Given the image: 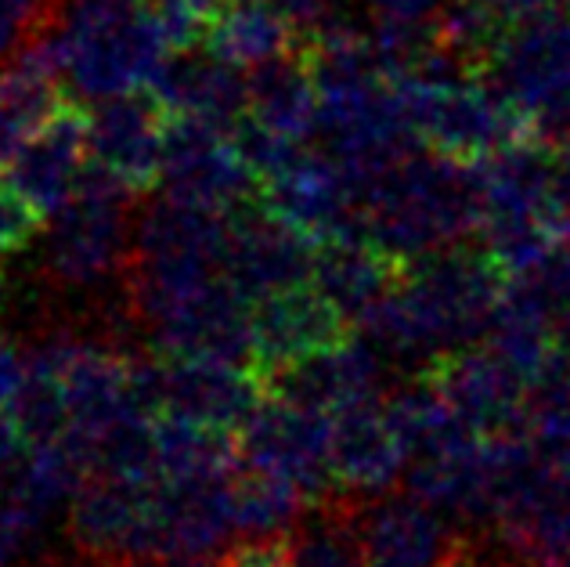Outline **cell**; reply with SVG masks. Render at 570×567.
I'll use <instances>...</instances> for the list:
<instances>
[{
	"mask_svg": "<svg viewBox=\"0 0 570 567\" xmlns=\"http://www.w3.org/2000/svg\"><path fill=\"white\" fill-rule=\"evenodd\" d=\"M509 272L491 246L452 243L404 261L397 282L357 325L386 354H438L491 333Z\"/></svg>",
	"mask_w": 570,
	"mask_h": 567,
	"instance_id": "1",
	"label": "cell"
},
{
	"mask_svg": "<svg viewBox=\"0 0 570 567\" xmlns=\"http://www.w3.org/2000/svg\"><path fill=\"white\" fill-rule=\"evenodd\" d=\"M365 235L397 261H412L480 232V182L473 163L412 148L362 188Z\"/></svg>",
	"mask_w": 570,
	"mask_h": 567,
	"instance_id": "2",
	"label": "cell"
},
{
	"mask_svg": "<svg viewBox=\"0 0 570 567\" xmlns=\"http://www.w3.org/2000/svg\"><path fill=\"white\" fill-rule=\"evenodd\" d=\"M62 37L66 77L87 98L153 84L170 55L145 0H66Z\"/></svg>",
	"mask_w": 570,
	"mask_h": 567,
	"instance_id": "3",
	"label": "cell"
},
{
	"mask_svg": "<svg viewBox=\"0 0 570 567\" xmlns=\"http://www.w3.org/2000/svg\"><path fill=\"white\" fill-rule=\"evenodd\" d=\"M134 196L138 192H130L101 163H83L72 196L51 217L43 272H48V282L55 290H98L109 278H119V286H124V272L134 246Z\"/></svg>",
	"mask_w": 570,
	"mask_h": 567,
	"instance_id": "4",
	"label": "cell"
},
{
	"mask_svg": "<svg viewBox=\"0 0 570 567\" xmlns=\"http://www.w3.org/2000/svg\"><path fill=\"white\" fill-rule=\"evenodd\" d=\"M404 113L419 141L462 163L509 145L538 141L531 116L488 77H397Z\"/></svg>",
	"mask_w": 570,
	"mask_h": 567,
	"instance_id": "5",
	"label": "cell"
},
{
	"mask_svg": "<svg viewBox=\"0 0 570 567\" xmlns=\"http://www.w3.org/2000/svg\"><path fill=\"white\" fill-rule=\"evenodd\" d=\"M69 539L83 560L95 564L163 557L167 485L116 473L87 477L69 499Z\"/></svg>",
	"mask_w": 570,
	"mask_h": 567,
	"instance_id": "6",
	"label": "cell"
},
{
	"mask_svg": "<svg viewBox=\"0 0 570 567\" xmlns=\"http://www.w3.org/2000/svg\"><path fill=\"white\" fill-rule=\"evenodd\" d=\"M134 401L148 416H185V420L238 434L261 409L264 387L246 365L148 351L134 358Z\"/></svg>",
	"mask_w": 570,
	"mask_h": 567,
	"instance_id": "7",
	"label": "cell"
},
{
	"mask_svg": "<svg viewBox=\"0 0 570 567\" xmlns=\"http://www.w3.org/2000/svg\"><path fill=\"white\" fill-rule=\"evenodd\" d=\"M488 80L531 116L538 141L570 138V19L557 11L509 29L491 58Z\"/></svg>",
	"mask_w": 570,
	"mask_h": 567,
	"instance_id": "8",
	"label": "cell"
},
{
	"mask_svg": "<svg viewBox=\"0 0 570 567\" xmlns=\"http://www.w3.org/2000/svg\"><path fill=\"white\" fill-rule=\"evenodd\" d=\"M488 535L513 560L570 557V456L534 444L505 473Z\"/></svg>",
	"mask_w": 570,
	"mask_h": 567,
	"instance_id": "9",
	"label": "cell"
},
{
	"mask_svg": "<svg viewBox=\"0 0 570 567\" xmlns=\"http://www.w3.org/2000/svg\"><path fill=\"white\" fill-rule=\"evenodd\" d=\"M426 380L480 438H531L528 377L488 343L430 354L415 372Z\"/></svg>",
	"mask_w": 570,
	"mask_h": 567,
	"instance_id": "10",
	"label": "cell"
},
{
	"mask_svg": "<svg viewBox=\"0 0 570 567\" xmlns=\"http://www.w3.org/2000/svg\"><path fill=\"white\" fill-rule=\"evenodd\" d=\"M238 452L249 462L285 473L307 502L336 496L333 473V412L285 398H264L238 430Z\"/></svg>",
	"mask_w": 570,
	"mask_h": 567,
	"instance_id": "11",
	"label": "cell"
},
{
	"mask_svg": "<svg viewBox=\"0 0 570 567\" xmlns=\"http://www.w3.org/2000/svg\"><path fill=\"white\" fill-rule=\"evenodd\" d=\"M159 182L170 199L214 214H232L235 206L261 196V182L238 156L232 134L191 116H170Z\"/></svg>",
	"mask_w": 570,
	"mask_h": 567,
	"instance_id": "12",
	"label": "cell"
},
{
	"mask_svg": "<svg viewBox=\"0 0 570 567\" xmlns=\"http://www.w3.org/2000/svg\"><path fill=\"white\" fill-rule=\"evenodd\" d=\"M261 203L304 232L314 246L343 235H365L354 177L325 148H304L278 177L264 182Z\"/></svg>",
	"mask_w": 570,
	"mask_h": 567,
	"instance_id": "13",
	"label": "cell"
},
{
	"mask_svg": "<svg viewBox=\"0 0 570 567\" xmlns=\"http://www.w3.org/2000/svg\"><path fill=\"white\" fill-rule=\"evenodd\" d=\"M314 250L318 246L304 232H296L289 221L267 211L257 196L228 214L224 278L253 304L267 293L311 282Z\"/></svg>",
	"mask_w": 570,
	"mask_h": 567,
	"instance_id": "14",
	"label": "cell"
},
{
	"mask_svg": "<svg viewBox=\"0 0 570 567\" xmlns=\"http://www.w3.org/2000/svg\"><path fill=\"white\" fill-rule=\"evenodd\" d=\"M351 315L314 286H299L267 293L253 301V365L249 372L264 380L267 372L304 362L311 354L333 351L354 340Z\"/></svg>",
	"mask_w": 570,
	"mask_h": 567,
	"instance_id": "15",
	"label": "cell"
},
{
	"mask_svg": "<svg viewBox=\"0 0 570 567\" xmlns=\"http://www.w3.org/2000/svg\"><path fill=\"white\" fill-rule=\"evenodd\" d=\"M170 116L153 84L101 98V106L87 113V156L141 196L159 185Z\"/></svg>",
	"mask_w": 570,
	"mask_h": 567,
	"instance_id": "16",
	"label": "cell"
},
{
	"mask_svg": "<svg viewBox=\"0 0 570 567\" xmlns=\"http://www.w3.org/2000/svg\"><path fill=\"white\" fill-rule=\"evenodd\" d=\"M473 531H459L452 517L433 510L412 491L365 496L362 539L368 567H448L466 549Z\"/></svg>",
	"mask_w": 570,
	"mask_h": 567,
	"instance_id": "17",
	"label": "cell"
},
{
	"mask_svg": "<svg viewBox=\"0 0 570 567\" xmlns=\"http://www.w3.org/2000/svg\"><path fill=\"white\" fill-rule=\"evenodd\" d=\"M148 333H153L148 351L156 354L253 365V304L228 278H220L217 286H209Z\"/></svg>",
	"mask_w": 570,
	"mask_h": 567,
	"instance_id": "18",
	"label": "cell"
},
{
	"mask_svg": "<svg viewBox=\"0 0 570 567\" xmlns=\"http://www.w3.org/2000/svg\"><path fill=\"white\" fill-rule=\"evenodd\" d=\"M87 156V109L77 98H66L33 138L4 159V185L43 217H55L77 188Z\"/></svg>",
	"mask_w": 570,
	"mask_h": 567,
	"instance_id": "19",
	"label": "cell"
},
{
	"mask_svg": "<svg viewBox=\"0 0 570 567\" xmlns=\"http://www.w3.org/2000/svg\"><path fill=\"white\" fill-rule=\"evenodd\" d=\"M153 91L174 116L203 119L224 134H232L249 113V80L206 43L170 51L156 72Z\"/></svg>",
	"mask_w": 570,
	"mask_h": 567,
	"instance_id": "20",
	"label": "cell"
},
{
	"mask_svg": "<svg viewBox=\"0 0 570 567\" xmlns=\"http://www.w3.org/2000/svg\"><path fill=\"white\" fill-rule=\"evenodd\" d=\"M383 358L372 340H347L333 351L311 354L304 362L267 372L261 380L264 398H285L314 409H347L357 401L383 398Z\"/></svg>",
	"mask_w": 570,
	"mask_h": 567,
	"instance_id": "21",
	"label": "cell"
},
{
	"mask_svg": "<svg viewBox=\"0 0 570 567\" xmlns=\"http://www.w3.org/2000/svg\"><path fill=\"white\" fill-rule=\"evenodd\" d=\"M409 467V449L383 409V398L333 412V473L343 491L383 496Z\"/></svg>",
	"mask_w": 570,
	"mask_h": 567,
	"instance_id": "22",
	"label": "cell"
},
{
	"mask_svg": "<svg viewBox=\"0 0 570 567\" xmlns=\"http://www.w3.org/2000/svg\"><path fill=\"white\" fill-rule=\"evenodd\" d=\"M404 261L386 253L368 235H343L328 238L314 250V286L328 301L340 304L351 319H362L380 296L394 286Z\"/></svg>",
	"mask_w": 570,
	"mask_h": 567,
	"instance_id": "23",
	"label": "cell"
},
{
	"mask_svg": "<svg viewBox=\"0 0 570 567\" xmlns=\"http://www.w3.org/2000/svg\"><path fill=\"white\" fill-rule=\"evenodd\" d=\"M249 119L261 127L282 134V138L299 141L318 134V84H314L307 62L299 51H285L272 62L249 69Z\"/></svg>",
	"mask_w": 570,
	"mask_h": 567,
	"instance_id": "24",
	"label": "cell"
},
{
	"mask_svg": "<svg viewBox=\"0 0 570 567\" xmlns=\"http://www.w3.org/2000/svg\"><path fill=\"white\" fill-rule=\"evenodd\" d=\"M365 496L336 491V496L307 502L304 514L285 531L293 567H368L362 539Z\"/></svg>",
	"mask_w": 570,
	"mask_h": 567,
	"instance_id": "25",
	"label": "cell"
},
{
	"mask_svg": "<svg viewBox=\"0 0 570 567\" xmlns=\"http://www.w3.org/2000/svg\"><path fill=\"white\" fill-rule=\"evenodd\" d=\"M203 43L238 69H257L293 51L296 29L267 0H220Z\"/></svg>",
	"mask_w": 570,
	"mask_h": 567,
	"instance_id": "26",
	"label": "cell"
},
{
	"mask_svg": "<svg viewBox=\"0 0 570 567\" xmlns=\"http://www.w3.org/2000/svg\"><path fill=\"white\" fill-rule=\"evenodd\" d=\"M232 506H235V528L249 539L264 535H285L293 520L304 514V491L278 470H267L261 462L238 459L232 473Z\"/></svg>",
	"mask_w": 570,
	"mask_h": 567,
	"instance_id": "27",
	"label": "cell"
},
{
	"mask_svg": "<svg viewBox=\"0 0 570 567\" xmlns=\"http://www.w3.org/2000/svg\"><path fill=\"white\" fill-rule=\"evenodd\" d=\"M62 95L55 77L29 66L14 55L0 66V159H8L14 148L26 145L48 119L62 109Z\"/></svg>",
	"mask_w": 570,
	"mask_h": 567,
	"instance_id": "28",
	"label": "cell"
},
{
	"mask_svg": "<svg viewBox=\"0 0 570 567\" xmlns=\"http://www.w3.org/2000/svg\"><path fill=\"white\" fill-rule=\"evenodd\" d=\"M26 358H29V372L11 412L22 427L29 449H40V444H51L69 430V405L58 372L33 354Z\"/></svg>",
	"mask_w": 570,
	"mask_h": 567,
	"instance_id": "29",
	"label": "cell"
},
{
	"mask_svg": "<svg viewBox=\"0 0 570 567\" xmlns=\"http://www.w3.org/2000/svg\"><path fill=\"white\" fill-rule=\"evenodd\" d=\"M48 517L33 514L14 491L0 481V567H37L40 535Z\"/></svg>",
	"mask_w": 570,
	"mask_h": 567,
	"instance_id": "30",
	"label": "cell"
},
{
	"mask_svg": "<svg viewBox=\"0 0 570 567\" xmlns=\"http://www.w3.org/2000/svg\"><path fill=\"white\" fill-rule=\"evenodd\" d=\"M62 11L66 0H0V66L48 26L62 22Z\"/></svg>",
	"mask_w": 570,
	"mask_h": 567,
	"instance_id": "31",
	"label": "cell"
},
{
	"mask_svg": "<svg viewBox=\"0 0 570 567\" xmlns=\"http://www.w3.org/2000/svg\"><path fill=\"white\" fill-rule=\"evenodd\" d=\"M43 214L33 203H26L14 188H0V267L8 257L22 253L40 235Z\"/></svg>",
	"mask_w": 570,
	"mask_h": 567,
	"instance_id": "32",
	"label": "cell"
},
{
	"mask_svg": "<svg viewBox=\"0 0 570 567\" xmlns=\"http://www.w3.org/2000/svg\"><path fill=\"white\" fill-rule=\"evenodd\" d=\"M224 567H293L285 535H264V539L235 542L224 557Z\"/></svg>",
	"mask_w": 570,
	"mask_h": 567,
	"instance_id": "33",
	"label": "cell"
},
{
	"mask_svg": "<svg viewBox=\"0 0 570 567\" xmlns=\"http://www.w3.org/2000/svg\"><path fill=\"white\" fill-rule=\"evenodd\" d=\"M470 4H476L484 14H491L502 29H517L523 22L542 19V14H552L563 0H470Z\"/></svg>",
	"mask_w": 570,
	"mask_h": 567,
	"instance_id": "34",
	"label": "cell"
},
{
	"mask_svg": "<svg viewBox=\"0 0 570 567\" xmlns=\"http://www.w3.org/2000/svg\"><path fill=\"white\" fill-rule=\"evenodd\" d=\"M365 8L376 11V19L397 22H438V14L448 8V0H365Z\"/></svg>",
	"mask_w": 570,
	"mask_h": 567,
	"instance_id": "35",
	"label": "cell"
},
{
	"mask_svg": "<svg viewBox=\"0 0 570 567\" xmlns=\"http://www.w3.org/2000/svg\"><path fill=\"white\" fill-rule=\"evenodd\" d=\"M26 372H29L26 351L0 340V405H14V398H19L26 383Z\"/></svg>",
	"mask_w": 570,
	"mask_h": 567,
	"instance_id": "36",
	"label": "cell"
},
{
	"mask_svg": "<svg viewBox=\"0 0 570 567\" xmlns=\"http://www.w3.org/2000/svg\"><path fill=\"white\" fill-rule=\"evenodd\" d=\"M285 22H289L299 33H307V29H314L318 22L328 19V8H333V0H267Z\"/></svg>",
	"mask_w": 570,
	"mask_h": 567,
	"instance_id": "37",
	"label": "cell"
},
{
	"mask_svg": "<svg viewBox=\"0 0 570 567\" xmlns=\"http://www.w3.org/2000/svg\"><path fill=\"white\" fill-rule=\"evenodd\" d=\"M26 452H29V444H26V434H22L19 420H14L11 405H0V473L19 467Z\"/></svg>",
	"mask_w": 570,
	"mask_h": 567,
	"instance_id": "38",
	"label": "cell"
},
{
	"mask_svg": "<svg viewBox=\"0 0 570 567\" xmlns=\"http://www.w3.org/2000/svg\"><path fill=\"white\" fill-rule=\"evenodd\" d=\"M95 564V560H91ZM95 567H224L214 557H138L119 564H95Z\"/></svg>",
	"mask_w": 570,
	"mask_h": 567,
	"instance_id": "39",
	"label": "cell"
},
{
	"mask_svg": "<svg viewBox=\"0 0 570 567\" xmlns=\"http://www.w3.org/2000/svg\"><path fill=\"white\" fill-rule=\"evenodd\" d=\"M557 351L570 354V315L557 325Z\"/></svg>",
	"mask_w": 570,
	"mask_h": 567,
	"instance_id": "40",
	"label": "cell"
},
{
	"mask_svg": "<svg viewBox=\"0 0 570 567\" xmlns=\"http://www.w3.org/2000/svg\"><path fill=\"white\" fill-rule=\"evenodd\" d=\"M560 564H563V567H570V557H560Z\"/></svg>",
	"mask_w": 570,
	"mask_h": 567,
	"instance_id": "41",
	"label": "cell"
},
{
	"mask_svg": "<svg viewBox=\"0 0 570 567\" xmlns=\"http://www.w3.org/2000/svg\"><path fill=\"white\" fill-rule=\"evenodd\" d=\"M0 163H4V159H0Z\"/></svg>",
	"mask_w": 570,
	"mask_h": 567,
	"instance_id": "42",
	"label": "cell"
}]
</instances>
